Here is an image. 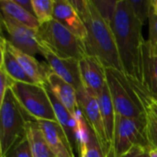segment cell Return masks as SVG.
Segmentation results:
<instances>
[{"mask_svg": "<svg viewBox=\"0 0 157 157\" xmlns=\"http://www.w3.org/2000/svg\"><path fill=\"white\" fill-rule=\"evenodd\" d=\"M143 104L144 109L149 110L157 119V100L153 98V97L148 92L143 98Z\"/></svg>", "mask_w": 157, "mask_h": 157, "instance_id": "30", "label": "cell"}, {"mask_svg": "<svg viewBox=\"0 0 157 157\" xmlns=\"http://www.w3.org/2000/svg\"><path fill=\"white\" fill-rule=\"evenodd\" d=\"M146 111V125L147 137L152 148H157V119L147 109Z\"/></svg>", "mask_w": 157, "mask_h": 157, "instance_id": "27", "label": "cell"}, {"mask_svg": "<svg viewBox=\"0 0 157 157\" xmlns=\"http://www.w3.org/2000/svg\"><path fill=\"white\" fill-rule=\"evenodd\" d=\"M15 83L17 82L13 80L6 72L0 70V104L4 101L6 94L12 88Z\"/></svg>", "mask_w": 157, "mask_h": 157, "instance_id": "29", "label": "cell"}, {"mask_svg": "<svg viewBox=\"0 0 157 157\" xmlns=\"http://www.w3.org/2000/svg\"><path fill=\"white\" fill-rule=\"evenodd\" d=\"M42 56L45 58L53 74L70 84L75 90H78L83 86L79 69V61L71 58H60L47 51H42Z\"/></svg>", "mask_w": 157, "mask_h": 157, "instance_id": "12", "label": "cell"}, {"mask_svg": "<svg viewBox=\"0 0 157 157\" xmlns=\"http://www.w3.org/2000/svg\"><path fill=\"white\" fill-rule=\"evenodd\" d=\"M44 87L49 95L50 100L54 109V113L57 119V122L60 124L62 129L63 130L64 133L66 134L71 148L73 150L74 155H79V149L77 144V138H76V121L75 117L71 114V112L57 99V98L53 95L51 91L50 87L48 86L47 83L44 85Z\"/></svg>", "mask_w": 157, "mask_h": 157, "instance_id": "15", "label": "cell"}, {"mask_svg": "<svg viewBox=\"0 0 157 157\" xmlns=\"http://www.w3.org/2000/svg\"><path fill=\"white\" fill-rule=\"evenodd\" d=\"M31 118L23 110L11 90L0 104V157H6L12 148L26 137L28 121Z\"/></svg>", "mask_w": 157, "mask_h": 157, "instance_id": "5", "label": "cell"}, {"mask_svg": "<svg viewBox=\"0 0 157 157\" xmlns=\"http://www.w3.org/2000/svg\"><path fill=\"white\" fill-rule=\"evenodd\" d=\"M1 38L4 40L6 49L16 57L26 74L33 80V82L37 85L44 86L48 82L49 75L52 73L48 63H40L34 56L17 49L4 37V35H2Z\"/></svg>", "mask_w": 157, "mask_h": 157, "instance_id": "11", "label": "cell"}, {"mask_svg": "<svg viewBox=\"0 0 157 157\" xmlns=\"http://www.w3.org/2000/svg\"><path fill=\"white\" fill-rule=\"evenodd\" d=\"M69 1L81 17L86 29V37L83 42L86 55L97 58L106 69L123 72L110 24L101 17L93 1Z\"/></svg>", "mask_w": 157, "mask_h": 157, "instance_id": "2", "label": "cell"}, {"mask_svg": "<svg viewBox=\"0 0 157 157\" xmlns=\"http://www.w3.org/2000/svg\"><path fill=\"white\" fill-rule=\"evenodd\" d=\"M148 23H149V39L147 40L148 49L151 55L157 56V14L155 13L153 8H151Z\"/></svg>", "mask_w": 157, "mask_h": 157, "instance_id": "26", "label": "cell"}, {"mask_svg": "<svg viewBox=\"0 0 157 157\" xmlns=\"http://www.w3.org/2000/svg\"><path fill=\"white\" fill-rule=\"evenodd\" d=\"M10 90L19 106L31 119L57 122L53 107L44 86L17 82Z\"/></svg>", "mask_w": 157, "mask_h": 157, "instance_id": "6", "label": "cell"}, {"mask_svg": "<svg viewBox=\"0 0 157 157\" xmlns=\"http://www.w3.org/2000/svg\"><path fill=\"white\" fill-rule=\"evenodd\" d=\"M83 86L97 97L107 86V69L95 57L85 56L79 60Z\"/></svg>", "mask_w": 157, "mask_h": 157, "instance_id": "10", "label": "cell"}, {"mask_svg": "<svg viewBox=\"0 0 157 157\" xmlns=\"http://www.w3.org/2000/svg\"><path fill=\"white\" fill-rule=\"evenodd\" d=\"M149 157H157V148H151L148 151Z\"/></svg>", "mask_w": 157, "mask_h": 157, "instance_id": "34", "label": "cell"}, {"mask_svg": "<svg viewBox=\"0 0 157 157\" xmlns=\"http://www.w3.org/2000/svg\"><path fill=\"white\" fill-rule=\"evenodd\" d=\"M113 146L117 154L124 156L131 149L140 146L150 150L145 118H125L116 114Z\"/></svg>", "mask_w": 157, "mask_h": 157, "instance_id": "7", "label": "cell"}, {"mask_svg": "<svg viewBox=\"0 0 157 157\" xmlns=\"http://www.w3.org/2000/svg\"><path fill=\"white\" fill-rule=\"evenodd\" d=\"M1 27L6 32V38L13 46L21 52L31 56L40 54L42 56V50L37 40V30L30 29L10 17L1 15Z\"/></svg>", "mask_w": 157, "mask_h": 157, "instance_id": "8", "label": "cell"}, {"mask_svg": "<svg viewBox=\"0 0 157 157\" xmlns=\"http://www.w3.org/2000/svg\"><path fill=\"white\" fill-rule=\"evenodd\" d=\"M147 149H144L140 146H135L131 149L124 156L122 157H149Z\"/></svg>", "mask_w": 157, "mask_h": 157, "instance_id": "31", "label": "cell"}, {"mask_svg": "<svg viewBox=\"0 0 157 157\" xmlns=\"http://www.w3.org/2000/svg\"><path fill=\"white\" fill-rule=\"evenodd\" d=\"M123 73L144 86V55L146 41L143 24L136 18L129 0H118L110 24Z\"/></svg>", "mask_w": 157, "mask_h": 157, "instance_id": "1", "label": "cell"}, {"mask_svg": "<svg viewBox=\"0 0 157 157\" xmlns=\"http://www.w3.org/2000/svg\"><path fill=\"white\" fill-rule=\"evenodd\" d=\"M96 98H98V101L107 140H108L109 144L111 146L113 145V142H114L116 112H115V109H114V106L110 98L108 85Z\"/></svg>", "mask_w": 157, "mask_h": 157, "instance_id": "17", "label": "cell"}, {"mask_svg": "<svg viewBox=\"0 0 157 157\" xmlns=\"http://www.w3.org/2000/svg\"><path fill=\"white\" fill-rule=\"evenodd\" d=\"M106 157H122V156L119 155L117 154V152H116V150H115L114 146H113V145H111V146L109 148L108 152L106 153Z\"/></svg>", "mask_w": 157, "mask_h": 157, "instance_id": "33", "label": "cell"}, {"mask_svg": "<svg viewBox=\"0 0 157 157\" xmlns=\"http://www.w3.org/2000/svg\"><path fill=\"white\" fill-rule=\"evenodd\" d=\"M15 2L22 6L24 9H26L28 12L31 13L34 15V9H33V5H32V0H15Z\"/></svg>", "mask_w": 157, "mask_h": 157, "instance_id": "32", "label": "cell"}, {"mask_svg": "<svg viewBox=\"0 0 157 157\" xmlns=\"http://www.w3.org/2000/svg\"><path fill=\"white\" fill-rule=\"evenodd\" d=\"M76 98L78 107L86 121L94 132L104 154L106 155L110 145L107 140L98 98L84 86H81L78 90H76Z\"/></svg>", "mask_w": 157, "mask_h": 157, "instance_id": "9", "label": "cell"}, {"mask_svg": "<svg viewBox=\"0 0 157 157\" xmlns=\"http://www.w3.org/2000/svg\"><path fill=\"white\" fill-rule=\"evenodd\" d=\"M53 18L63 25L83 42L86 37V29L79 14L69 0H55Z\"/></svg>", "mask_w": 157, "mask_h": 157, "instance_id": "14", "label": "cell"}, {"mask_svg": "<svg viewBox=\"0 0 157 157\" xmlns=\"http://www.w3.org/2000/svg\"><path fill=\"white\" fill-rule=\"evenodd\" d=\"M79 157H86V153H85V151H84V150H82V151L80 152V155H79Z\"/></svg>", "mask_w": 157, "mask_h": 157, "instance_id": "36", "label": "cell"}, {"mask_svg": "<svg viewBox=\"0 0 157 157\" xmlns=\"http://www.w3.org/2000/svg\"><path fill=\"white\" fill-rule=\"evenodd\" d=\"M48 86L57 99L71 112L73 116L78 111V102L76 98V90L61 77L52 73L48 77Z\"/></svg>", "mask_w": 157, "mask_h": 157, "instance_id": "16", "label": "cell"}, {"mask_svg": "<svg viewBox=\"0 0 157 157\" xmlns=\"http://www.w3.org/2000/svg\"><path fill=\"white\" fill-rule=\"evenodd\" d=\"M89 126V125H88ZM84 150L86 157H106L104 154L94 132L89 127V133H88V140L87 143L81 146L80 152Z\"/></svg>", "mask_w": 157, "mask_h": 157, "instance_id": "23", "label": "cell"}, {"mask_svg": "<svg viewBox=\"0 0 157 157\" xmlns=\"http://www.w3.org/2000/svg\"><path fill=\"white\" fill-rule=\"evenodd\" d=\"M144 86L157 100V56L150 54L147 41L144 55Z\"/></svg>", "mask_w": 157, "mask_h": 157, "instance_id": "21", "label": "cell"}, {"mask_svg": "<svg viewBox=\"0 0 157 157\" xmlns=\"http://www.w3.org/2000/svg\"><path fill=\"white\" fill-rule=\"evenodd\" d=\"M151 6L155 13L157 14V0H151Z\"/></svg>", "mask_w": 157, "mask_h": 157, "instance_id": "35", "label": "cell"}, {"mask_svg": "<svg viewBox=\"0 0 157 157\" xmlns=\"http://www.w3.org/2000/svg\"><path fill=\"white\" fill-rule=\"evenodd\" d=\"M36 36L41 50L57 57L79 61L86 56L83 41L54 18L40 25Z\"/></svg>", "mask_w": 157, "mask_h": 157, "instance_id": "4", "label": "cell"}, {"mask_svg": "<svg viewBox=\"0 0 157 157\" xmlns=\"http://www.w3.org/2000/svg\"><path fill=\"white\" fill-rule=\"evenodd\" d=\"M136 18L144 25L149 18L151 12V0H129Z\"/></svg>", "mask_w": 157, "mask_h": 157, "instance_id": "25", "label": "cell"}, {"mask_svg": "<svg viewBox=\"0 0 157 157\" xmlns=\"http://www.w3.org/2000/svg\"><path fill=\"white\" fill-rule=\"evenodd\" d=\"M107 85L116 114L125 118H145L146 111L142 98L146 92L139 82L123 72L107 69Z\"/></svg>", "mask_w": 157, "mask_h": 157, "instance_id": "3", "label": "cell"}, {"mask_svg": "<svg viewBox=\"0 0 157 157\" xmlns=\"http://www.w3.org/2000/svg\"><path fill=\"white\" fill-rule=\"evenodd\" d=\"M55 0H32L34 16L40 25L53 19Z\"/></svg>", "mask_w": 157, "mask_h": 157, "instance_id": "22", "label": "cell"}, {"mask_svg": "<svg viewBox=\"0 0 157 157\" xmlns=\"http://www.w3.org/2000/svg\"><path fill=\"white\" fill-rule=\"evenodd\" d=\"M6 157H33L27 138H23L9 152Z\"/></svg>", "mask_w": 157, "mask_h": 157, "instance_id": "28", "label": "cell"}, {"mask_svg": "<svg viewBox=\"0 0 157 157\" xmlns=\"http://www.w3.org/2000/svg\"><path fill=\"white\" fill-rule=\"evenodd\" d=\"M92 1H93L94 5L96 6L98 11L101 15V17L109 24H111L113 17H114V15H115L118 0H103V1L92 0Z\"/></svg>", "mask_w": 157, "mask_h": 157, "instance_id": "24", "label": "cell"}, {"mask_svg": "<svg viewBox=\"0 0 157 157\" xmlns=\"http://www.w3.org/2000/svg\"><path fill=\"white\" fill-rule=\"evenodd\" d=\"M37 122L55 157H75L68 138L58 122L52 121H37Z\"/></svg>", "mask_w": 157, "mask_h": 157, "instance_id": "13", "label": "cell"}, {"mask_svg": "<svg viewBox=\"0 0 157 157\" xmlns=\"http://www.w3.org/2000/svg\"><path fill=\"white\" fill-rule=\"evenodd\" d=\"M0 6L2 14L10 17L14 20L36 30L40 28V24L36 17L17 5L15 0H1Z\"/></svg>", "mask_w": 157, "mask_h": 157, "instance_id": "20", "label": "cell"}, {"mask_svg": "<svg viewBox=\"0 0 157 157\" xmlns=\"http://www.w3.org/2000/svg\"><path fill=\"white\" fill-rule=\"evenodd\" d=\"M0 51H1V63L0 70L6 72L13 80L20 83L35 84L33 80L26 74L18 61L16 57L6 49L4 40L1 38L0 41Z\"/></svg>", "mask_w": 157, "mask_h": 157, "instance_id": "19", "label": "cell"}, {"mask_svg": "<svg viewBox=\"0 0 157 157\" xmlns=\"http://www.w3.org/2000/svg\"><path fill=\"white\" fill-rule=\"evenodd\" d=\"M26 138L29 142L33 157H55L51 151L37 121L33 119L28 121Z\"/></svg>", "mask_w": 157, "mask_h": 157, "instance_id": "18", "label": "cell"}]
</instances>
